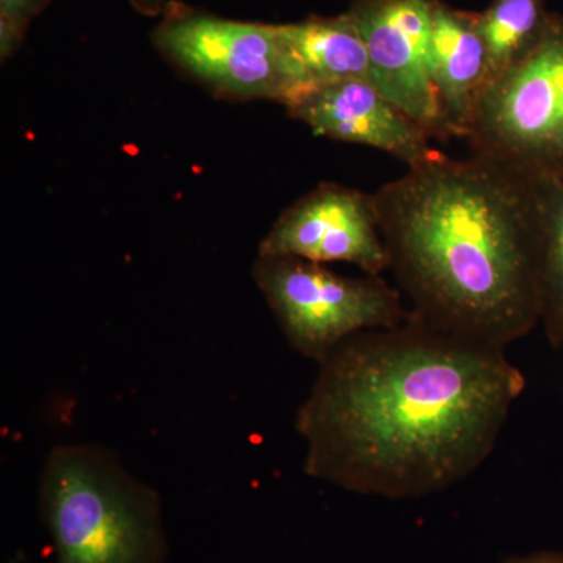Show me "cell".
Masks as SVG:
<instances>
[{
  "label": "cell",
  "mask_w": 563,
  "mask_h": 563,
  "mask_svg": "<svg viewBox=\"0 0 563 563\" xmlns=\"http://www.w3.org/2000/svg\"><path fill=\"white\" fill-rule=\"evenodd\" d=\"M442 0H354L347 16L365 41L369 84L409 114L432 139L448 140L429 76L433 16Z\"/></svg>",
  "instance_id": "7"
},
{
  "label": "cell",
  "mask_w": 563,
  "mask_h": 563,
  "mask_svg": "<svg viewBox=\"0 0 563 563\" xmlns=\"http://www.w3.org/2000/svg\"><path fill=\"white\" fill-rule=\"evenodd\" d=\"M296 415L303 472L357 495L420 498L490 457L523 373L506 350L410 318L344 340Z\"/></svg>",
  "instance_id": "1"
},
{
  "label": "cell",
  "mask_w": 563,
  "mask_h": 563,
  "mask_svg": "<svg viewBox=\"0 0 563 563\" xmlns=\"http://www.w3.org/2000/svg\"><path fill=\"white\" fill-rule=\"evenodd\" d=\"M49 0H0V54L9 58L20 47L29 24Z\"/></svg>",
  "instance_id": "14"
},
{
  "label": "cell",
  "mask_w": 563,
  "mask_h": 563,
  "mask_svg": "<svg viewBox=\"0 0 563 563\" xmlns=\"http://www.w3.org/2000/svg\"><path fill=\"white\" fill-rule=\"evenodd\" d=\"M503 563H563V558L554 554H532L525 558L509 559Z\"/></svg>",
  "instance_id": "16"
},
{
  "label": "cell",
  "mask_w": 563,
  "mask_h": 563,
  "mask_svg": "<svg viewBox=\"0 0 563 563\" xmlns=\"http://www.w3.org/2000/svg\"><path fill=\"white\" fill-rule=\"evenodd\" d=\"M429 76L451 136L466 139L474 107L488 81L479 13L440 3L428 51Z\"/></svg>",
  "instance_id": "10"
},
{
  "label": "cell",
  "mask_w": 563,
  "mask_h": 563,
  "mask_svg": "<svg viewBox=\"0 0 563 563\" xmlns=\"http://www.w3.org/2000/svg\"><path fill=\"white\" fill-rule=\"evenodd\" d=\"M40 507L57 563H163L168 555L158 493L103 448H54Z\"/></svg>",
  "instance_id": "3"
},
{
  "label": "cell",
  "mask_w": 563,
  "mask_h": 563,
  "mask_svg": "<svg viewBox=\"0 0 563 563\" xmlns=\"http://www.w3.org/2000/svg\"><path fill=\"white\" fill-rule=\"evenodd\" d=\"M152 36L166 60L220 98L284 106L290 98L277 24L225 20L173 2Z\"/></svg>",
  "instance_id": "6"
},
{
  "label": "cell",
  "mask_w": 563,
  "mask_h": 563,
  "mask_svg": "<svg viewBox=\"0 0 563 563\" xmlns=\"http://www.w3.org/2000/svg\"><path fill=\"white\" fill-rule=\"evenodd\" d=\"M277 33L291 85L285 107L325 85L346 80L369 81L365 41L346 13L277 24Z\"/></svg>",
  "instance_id": "11"
},
{
  "label": "cell",
  "mask_w": 563,
  "mask_h": 563,
  "mask_svg": "<svg viewBox=\"0 0 563 563\" xmlns=\"http://www.w3.org/2000/svg\"><path fill=\"white\" fill-rule=\"evenodd\" d=\"M373 199L415 320L503 350L542 320L536 180L484 155L440 154Z\"/></svg>",
  "instance_id": "2"
},
{
  "label": "cell",
  "mask_w": 563,
  "mask_h": 563,
  "mask_svg": "<svg viewBox=\"0 0 563 563\" xmlns=\"http://www.w3.org/2000/svg\"><path fill=\"white\" fill-rule=\"evenodd\" d=\"M258 255H287L321 263L343 262L369 276L388 269L373 195L321 184L277 218Z\"/></svg>",
  "instance_id": "8"
},
{
  "label": "cell",
  "mask_w": 563,
  "mask_h": 563,
  "mask_svg": "<svg viewBox=\"0 0 563 563\" xmlns=\"http://www.w3.org/2000/svg\"><path fill=\"white\" fill-rule=\"evenodd\" d=\"M287 110L318 135L388 152L409 168L442 154L431 146L432 136L368 80L314 88Z\"/></svg>",
  "instance_id": "9"
},
{
  "label": "cell",
  "mask_w": 563,
  "mask_h": 563,
  "mask_svg": "<svg viewBox=\"0 0 563 563\" xmlns=\"http://www.w3.org/2000/svg\"><path fill=\"white\" fill-rule=\"evenodd\" d=\"M550 16L547 0H492L487 10L481 11L479 31L488 55L487 84L531 49Z\"/></svg>",
  "instance_id": "12"
},
{
  "label": "cell",
  "mask_w": 563,
  "mask_h": 563,
  "mask_svg": "<svg viewBox=\"0 0 563 563\" xmlns=\"http://www.w3.org/2000/svg\"><path fill=\"white\" fill-rule=\"evenodd\" d=\"M252 277L292 350L317 363L357 333L412 318L401 291L380 276H340L321 263L257 255Z\"/></svg>",
  "instance_id": "5"
},
{
  "label": "cell",
  "mask_w": 563,
  "mask_h": 563,
  "mask_svg": "<svg viewBox=\"0 0 563 563\" xmlns=\"http://www.w3.org/2000/svg\"><path fill=\"white\" fill-rule=\"evenodd\" d=\"M540 224V291L548 340L563 344V177L536 180Z\"/></svg>",
  "instance_id": "13"
},
{
  "label": "cell",
  "mask_w": 563,
  "mask_h": 563,
  "mask_svg": "<svg viewBox=\"0 0 563 563\" xmlns=\"http://www.w3.org/2000/svg\"><path fill=\"white\" fill-rule=\"evenodd\" d=\"M466 140L473 154L532 180L563 177V14L481 92Z\"/></svg>",
  "instance_id": "4"
},
{
  "label": "cell",
  "mask_w": 563,
  "mask_h": 563,
  "mask_svg": "<svg viewBox=\"0 0 563 563\" xmlns=\"http://www.w3.org/2000/svg\"><path fill=\"white\" fill-rule=\"evenodd\" d=\"M131 3L143 13H158L163 7L168 9L173 2L172 0H131Z\"/></svg>",
  "instance_id": "15"
}]
</instances>
